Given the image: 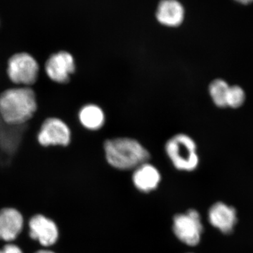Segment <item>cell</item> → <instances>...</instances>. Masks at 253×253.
Segmentation results:
<instances>
[{"label": "cell", "mask_w": 253, "mask_h": 253, "mask_svg": "<svg viewBox=\"0 0 253 253\" xmlns=\"http://www.w3.org/2000/svg\"><path fill=\"white\" fill-rule=\"evenodd\" d=\"M38 109L36 93L31 86H15L0 93V117L9 126L27 123Z\"/></svg>", "instance_id": "cell-1"}, {"label": "cell", "mask_w": 253, "mask_h": 253, "mask_svg": "<svg viewBox=\"0 0 253 253\" xmlns=\"http://www.w3.org/2000/svg\"><path fill=\"white\" fill-rule=\"evenodd\" d=\"M106 161L121 170L134 169L143 163L149 162L151 154L144 145L131 137H115L104 143Z\"/></svg>", "instance_id": "cell-2"}, {"label": "cell", "mask_w": 253, "mask_h": 253, "mask_svg": "<svg viewBox=\"0 0 253 253\" xmlns=\"http://www.w3.org/2000/svg\"><path fill=\"white\" fill-rule=\"evenodd\" d=\"M165 151L178 170L192 172L199 166L197 144L188 134L178 133L171 136L165 144Z\"/></svg>", "instance_id": "cell-3"}, {"label": "cell", "mask_w": 253, "mask_h": 253, "mask_svg": "<svg viewBox=\"0 0 253 253\" xmlns=\"http://www.w3.org/2000/svg\"><path fill=\"white\" fill-rule=\"evenodd\" d=\"M41 66L38 60L28 52L21 51L11 55L6 63V74L9 81L18 86H31L39 79Z\"/></svg>", "instance_id": "cell-4"}, {"label": "cell", "mask_w": 253, "mask_h": 253, "mask_svg": "<svg viewBox=\"0 0 253 253\" xmlns=\"http://www.w3.org/2000/svg\"><path fill=\"white\" fill-rule=\"evenodd\" d=\"M173 231L181 242L189 246H197L204 231L199 212L192 209L184 214H176L173 219Z\"/></svg>", "instance_id": "cell-5"}, {"label": "cell", "mask_w": 253, "mask_h": 253, "mask_svg": "<svg viewBox=\"0 0 253 253\" xmlns=\"http://www.w3.org/2000/svg\"><path fill=\"white\" fill-rule=\"evenodd\" d=\"M42 146H68L72 140V132L67 123L56 117L46 118L42 123L37 135Z\"/></svg>", "instance_id": "cell-6"}, {"label": "cell", "mask_w": 253, "mask_h": 253, "mask_svg": "<svg viewBox=\"0 0 253 253\" xmlns=\"http://www.w3.org/2000/svg\"><path fill=\"white\" fill-rule=\"evenodd\" d=\"M76 71L74 56L68 51H61L50 55L44 63V71L51 81L58 84H66Z\"/></svg>", "instance_id": "cell-7"}, {"label": "cell", "mask_w": 253, "mask_h": 253, "mask_svg": "<svg viewBox=\"0 0 253 253\" xmlns=\"http://www.w3.org/2000/svg\"><path fill=\"white\" fill-rule=\"evenodd\" d=\"M29 229L31 239L44 247L53 246L59 239V229L56 223L42 214H36L31 217Z\"/></svg>", "instance_id": "cell-8"}, {"label": "cell", "mask_w": 253, "mask_h": 253, "mask_svg": "<svg viewBox=\"0 0 253 253\" xmlns=\"http://www.w3.org/2000/svg\"><path fill=\"white\" fill-rule=\"evenodd\" d=\"M155 16L158 22L165 27L178 28L184 22L185 9L179 0H161Z\"/></svg>", "instance_id": "cell-9"}, {"label": "cell", "mask_w": 253, "mask_h": 253, "mask_svg": "<svg viewBox=\"0 0 253 253\" xmlns=\"http://www.w3.org/2000/svg\"><path fill=\"white\" fill-rule=\"evenodd\" d=\"M236 210L222 202L213 205L208 211V220L211 225L224 234H230L237 223Z\"/></svg>", "instance_id": "cell-10"}, {"label": "cell", "mask_w": 253, "mask_h": 253, "mask_svg": "<svg viewBox=\"0 0 253 253\" xmlns=\"http://www.w3.org/2000/svg\"><path fill=\"white\" fill-rule=\"evenodd\" d=\"M21 213L12 208L0 210V240L11 242L17 239L23 228Z\"/></svg>", "instance_id": "cell-11"}, {"label": "cell", "mask_w": 253, "mask_h": 253, "mask_svg": "<svg viewBox=\"0 0 253 253\" xmlns=\"http://www.w3.org/2000/svg\"><path fill=\"white\" fill-rule=\"evenodd\" d=\"M161 181V174L158 168L149 162L138 166L133 172V184L142 192L148 193L157 189Z\"/></svg>", "instance_id": "cell-12"}, {"label": "cell", "mask_w": 253, "mask_h": 253, "mask_svg": "<svg viewBox=\"0 0 253 253\" xmlns=\"http://www.w3.org/2000/svg\"><path fill=\"white\" fill-rule=\"evenodd\" d=\"M78 121L84 129L97 131L106 123V114L99 105L86 104L78 111Z\"/></svg>", "instance_id": "cell-13"}, {"label": "cell", "mask_w": 253, "mask_h": 253, "mask_svg": "<svg viewBox=\"0 0 253 253\" xmlns=\"http://www.w3.org/2000/svg\"><path fill=\"white\" fill-rule=\"evenodd\" d=\"M229 84L224 80H214L210 84L208 91L212 101L217 107L226 108Z\"/></svg>", "instance_id": "cell-14"}, {"label": "cell", "mask_w": 253, "mask_h": 253, "mask_svg": "<svg viewBox=\"0 0 253 253\" xmlns=\"http://www.w3.org/2000/svg\"><path fill=\"white\" fill-rule=\"evenodd\" d=\"M246 100V94L241 86L237 85L229 86L226 98V106L227 107L237 109L241 107Z\"/></svg>", "instance_id": "cell-15"}, {"label": "cell", "mask_w": 253, "mask_h": 253, "mask_svg": "<svg viewBox=\"0 0 253 253\" xmlns=\"http://www.w3.org/2000/svg\"><path fill=\"white\" fill-rule=\"evenodd\" d=\"M0 253H23L22 250L16 245L9 244L5 245L2 249H0Z\"/></svg>", "instance_id": "cell-16"}, {"label": "cell", "mask_w": 253, "mask_h": 253, "mask_svg": "<svg viewBox=\"0 0 253 253\" xmlns=\"http://www.w3.org/2000/svg\"><path fill=\"white\" fill-rule=\"evenodd\" d=\"M238 2L241 3V4H247L253 2V0H235Z\"/></svg>", "instance_id": "cell-17"}, {"label": "cell", "mask_w": 253, "mask_h": 253, "mask_svg": "<svg viewBox=\"0 0 253 253\" xmlns=\"http://www.w3.org/2000/svg\"><path fill=\"white\" fill-rule=\"evenodd\" d=\"M35 253H55L53 251H48V250H41V251H37Z\"/></svg>", "instance_id": "cell-18"}]
</instances>
